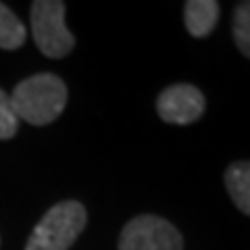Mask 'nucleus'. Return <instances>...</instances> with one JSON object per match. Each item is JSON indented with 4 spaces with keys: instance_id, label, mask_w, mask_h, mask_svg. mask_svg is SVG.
I'll return each instance as SVG.
<instances>
[{
    "instance_id": "6e6552de",
    "label": "nucleus",
    "mask_w": 250,
    "mask_h": 250,
    "mask_svg": "<svg viewBox=\"0 0 250 250\" xmlns=\"http://www.w3.org/2000/svg\"><path fill=\"white\" fill-rule=\"evenodd\" d=\"M25 42V25L15 17V13L0 2V48L15 50Z\"/></svg>"
},
{
    "instance_id": "423d86ee",
    "label": "nucleus",
    "mask_w": 250,
    "mask_h": 250,
    "mask_svg": "<svg viewBox=\"0 0 250 250\" xmlns=\"http://www.w3.org/2000/svg\"><path fill=\"white\" fill-rule=\"evenodd\" d=\"M221 6L215 0H188L184 6V21L188 34L194 38H205L215 29Z\"/></svg>"
},
{
    "instance_id": "39448f33",
    "label": "nucleus",
    "mask_w": 250,
    "mask_h": 250,
    "mask_svg": "<svg viewBox=\"0 0 250 250\" xmlns=\"http://www.w3.org/2000/svg\"><path fill=\"white\" fill-rule=\"evenodd\" d=\"M205 104V96L196 85L175 83L161 92L159 100H156V113L165 123L190 125L202 117Z\"/></svg>"
},
{
    "instance_id": "20e7f679",
    "label": "nucleus",
    "mask_w": 250,
    "mask_h": 250,
    "mask_svg": "<svg viewBox=\"0 0 250 250\" xmlns=\"http://www.w3.org/2000/svg\"><path fill=\"white\" fill-rule=\"evenodd\" d=\"M119 250H184V238L167 219L140 215L123 228Z\"/></svg>"
},
{
    "instance_id": "1a4fd4ad",
    "label": "nucleus",
    "mask_w": 250,
    "mask_h": 250,
    "mask_svg": "<svg viewBox=\"0 0 250 250\" xmlns=\"http://www.w3.org/2000/svg\"><path fill=\"white\" fill-rule=\"evenodd\" d=\"M233 42H236L238 50L244 54L246 59H250V0L240 2L233 11Z\"/></svg>"
},
{
    "instance_id": "0eeeda50",
    "label": "nucleus",
    "mask_w": 250,
    "mask_h": 250,
    "mask_svg": "<svg viewBox=\"0 0 250 250\" xmlns=\"http://www.w3.org/2000/svg\"><path fill=\"white\" fill-rule=\"evenodd\" d=\"M225 188L244 215H250V161H236L225 171Z\"/></svg>"
},
{
    "instance_id": "9d476101",
    "label": "nucleus",
    "mask_w": 250,
    "mask_h": 250,
    "mask_svg": "<svg viewBox=\"0 0 250 250\" xmlns=\"http://www.w3.org/2000/svg\"><path fill=\"white\" fill-rule=\"evenodd\" d=\"M19 119L13 111L11 104V94L0 90V140H9L17 134Z\"/></svg>"
},
{
    "instance_id": "7ed1b4c3",
    "label": "nucleus",
    "mask_w": 250,
    "mask_h": 250,
    "mask_svg": "<svg viewBox=\"0 0 250 250\" xmlns=\"http://www.w3.org/2000/svg\"><path fill=\"white\" fill-rule=\"evenodd\" d=\"M31 34L42 54L62 59L73 50L75 38L65 25V4L61 0H36L31 4Z\"/></svg>"
},
{
    "instance_id": "f03ea898",
    "label": "nucleus",
    "mask_w": 250,
    "mask_h": 250,
    "mask_svg": "<svg viewBox=\"0 0 250 250\" xmlns=\"http://www.w3.org/2000/svg\"><path fill=\"white\" fill-rule=\"evenodd\" d=\"M88 215L82 202L65 200L46 210L25 244V250H69L85 228Z\"/></svg>"
},
{
    "instance_id": "f257e3e1",
    "label": "nucleus",
    "mask_w": 250,
    "mask_h": 250,
    "mask_svg": "<svg viewBox=\"0 0 250 250\" xmlns=\"http://www.w3.org/2000/svg\"><path fill=\"white\" fill-rule=\"evenodd\" d=\"M11 104L17 119L29 125H48L65 111L67 85L52 73L31 75L15 85Z\"/></svg>"
}]
</instances>
